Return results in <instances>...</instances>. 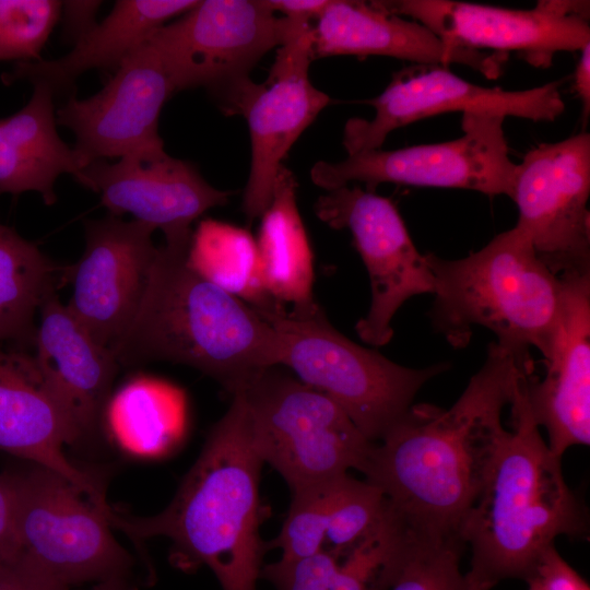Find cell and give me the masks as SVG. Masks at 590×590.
Returning <instances> with one entry per match:
<instances>
[{
	"label": "cell",
	"mask_w": 590,
	"mask_h": 590,
	"mask_svg": "<svg viewBox=\"0 0 590 590\" xmlns=\"http://www.w3.org/2000/svg\"><path fill=\"white\" fill-rule=\"evenodd\" d=\"M533 371L529 350L492 342L484 364L448 409L412 404L375 442L362 473L414 530L459 535L508 430L503 409Z\"/></svg>",
	"instance_id": "cell-1"
},
{
	"label": "cell",
	"mask_w": 590,
	"mask_h": 590,
	"mask_svg": "<svg viewBox=\"0 0 590 590\" xmlns=\"http://www.w3.org/2000/svg\"><path fill=\"white\" fill-rule=\"evenodd\" d=\"M262 464L252 445L245 399L235 393L169 505L150 517L111 508L108 521L135 541L169 539L175 567L190 573L205 565L223 590H257L269 551L260 534L269 515L259 492Z\"/></svg>",
	"instance_id": "cell-2"
},
{
	"label": "cell",
	"mask_w": 590,
	"mask_h": 590,
	"mask_svg": "<svg viewBox=\"0 0 590 590\" xmlns=\"http://www.w3.org/2000/svg\"><path fill=\"white\" fill-rule=\"evenodd\" d=\"M189 245L157 247L138 312L111 351L123 367H193L233 396L280 365V341L257 310L188 264Z\"/></svg>",
	"instance_id": "cell-3"
},
{
	"label": "cell",
	"mask_w": 590,
	"mask_h": 590,
	"mask_svg": "<svg viewBox=\"0 0 590 590\" xmlns=\"http://www.w3.org/2000/svg\"><path fill=\"white\" fill-rule=\"evenodd\" d=\"M522 376L510 402L511 430L476 499L459 526L471 551L469 590H491L508 578L526 579L559 535L583 536L587 514L567 486L560 458L542 438Z\"/></svg>",
	"instance_id": "cell-4"
},
{
	"label": "cell",
	"mask_w": 590,
	"mask_h": 590,
	"mask_svg": "<svg viewBox=\"0 0 590 590\" xmlns=\"http://www.w3.org/2000/svg\"><path fill=\"white\" fill-rule=\"evenodd\" d=\"M433 272L434 328L455 349L469 344L472 329L492 331L498 343L545 352L560 304L562 283L516 225L461 259L425 253Z\"/></svg>",
	"instance_id": "cell-5"
},
{
	"label": "cell",
	"mask_w": 590,
	"mask_h": 590,
	"mask_svg": "<svg viewBox=\"0 0 590 590\" xmlns=\"http://www.w3.org/2000/svg\"><path fill=\"white\" fill-rule=\"evenodd\" d=\"M252 308L278 334L280 365L333 400L371 442H378L420 389L449 366L410 368L361 346L330 323L316 300L286 309L270 298Z\"/></svg>",
	"instance_id": "cell-6"
},
{
	"label": "cell",
	"mask_w": 590,
	"mask_h": 590,
	"mask_svg": "<svg viewBox=\"0 0 590 590\" xmlns=\"http://www.w3.org/2000/svg\"><path fill=\"white\" fill-rule=\"evenodd\" d=\"M271 367L241 392L252 445L295 493L356 469L375 442L329 397Z\"/></svg>",
	"instance_id": "cell-7"
},
{
	"label": "cell",
	"mask_w": 590,
	"mask_h": 590,
	"mask_svg": "<svg viewBox=\"0 0 590 590\" xmlns=\"http://www.w3.org/2000/svg\"><path fill=\"white\" fill-rule=\"evenodd\" d=\"M12 476L22 562L70 588L129 579L133 562L111 532V508H98L66 477L38 464Z\"/></svg>",
	"instance_id": "cell-8"
},
{
	"label": "cell",
	"mask_w": 590,
	"mask_h": 590,
	"mask_svg": "<svg viewBox=\"0 0 590 590\" xmlns=\"http://www.w3.org/2000/svg\"><path fill=\"white\" fill-rule=\"evenodd\" d=\"M295 21L263 0H205L157 28L148 44L175 92L203 86L221 103L249 81L253 66L290 36Z\"/></svg>",
	"instance_id": "cell-9"
},
{
	"label": "cell",
	"mask_w": 590,
	"mask_h": 590,
	"mask_svg": "<svg viewBox=\"0 0 590 590\" xmlns=\"http://www.w3.org/2000/svg\"><path fill=\"white\" fill-rule=\"evenodd\" d=\"M505 117L464 113L458 139L399 150H369L343 161H320L310 170L315 185L327 191L365 182L367 190L382 182L459 188L488 196L511 197L517 164L508 154Z\"/></svg>",
	"instance_id": "cell-10"
},
{
	"label": "cell",
	"mask_w": 590,
	"mask_h": 590,
	"mask_svg": "<svg viewBox=\"0 0 590 590\" xmlns=\"http://www.w3.org/2000/svg\"><path fill=\"white\" fill-rule=\"evenodd\" d=\"M590 134L540 144L517 164L516 226L557 276L590 272Z\"/></svg>",
	"instance_id": "cell-11"
},
{
	"label": "cell",
	"mask_w": 590,
	"mask_h": 590,
	"mask_svg": "<svg viewBox=\"0 0 590 590\" xmlns=\"http://www.w3.org/2000/svg\"><path fill=\"white\" fill-rule=\"evenodd\" d=\"M312 59V27L308 21L296 20L267 80L261 84L249 80L222 104L226 113L243 114L249 127L251 164L243 201L249 220L263 214L282 160L330 103L309 81Z\"/></svg>",
	"instance_id": "cell-12"
},
{
	"label": "cell",
	"mask_w": 590,
	"mask_h": 590,
	"mask_svg": "<svg viewBox=\"0 0 590 590\" xmlns=\"http://www.w3.org/2000/svg\"><path fill=\"white\" fill-rule=\"evenodd\" d=\"M314 209L330 227L351 232L371 287L370 307L355 329L367 344L386 345L398 309L415 295L434 293L426 256L415 247L392 201L374 191L343 186L320 196Z\"/></svg>",
	"instance_id": "cell-13"
},
{
	"label": "cell",
	"mask_w": 590,
	"mask_h": 590,
	"mask_svg": "<svg viewBox=\"0 0 590 590\" xmlns=\"http://www.w3.org/2000/svg\"><path fill=\"white\" fill-rule=\"evenodd\" d=\"M366 103L375 108L374 117L352 118L345 125L343 145L349 155L377 150L391 131L444 113L553 121L565 110L559 81L507 91L469 82L445 66L415 63L396 72L384 92Z\"/></svg>",
	"instance_id": "cell-14"
},
{
	"label": "cell",
	"mask_w": 590,
	"mask_h": 590,
	"mask_svg": "<svg viewBox=\"0 0 590 590\" xmlns=\"http://www.w3.org/2000/svg\"><path fill=\"white\" fill-rule=\"evenodd\" d=\"M155 229L108 214L84 223L85 248L67 266L72 294L67 307L101 345L113 350L132 323L157 247Z\"/></svg>",
	"instance_id": "cell-15"
},
{
	"label": "cell",
	"mask_w": 590,
	"mask_h": 590,
	"mask_svg": "<svg viewBox=\"0 0 590 590\" xmlns=\"http://www.w3.org/2000/svg\"><path fill=\"white\" fill-rule=\"evenodd\" d=\"M175 93L157 52L148 42L127 57L96 94L74 96L56 111L57 125L75 135L86 165L96 160L165 152L158 118Z\"/></svg>",
	"instance_id": "cell-16"
},
{
	"label": "cell",
	"mask_w": 590,
	"mask_h": 590,
	"mask_svg": "<svg viewBox=\"0 0 590 590\" xmlns=\"http://www.w3.org/2000/svg\"><path fill=\"white\" fill-rule=\"evenodd\" d=\"M394 15L410 16L444 43L479 51L517 52L534 67H548L562 51H577L590 42L588 20L539 1L532 10L450 0L370 1Z\"/></svg>",
	"instance_id": "cell-17"
},
{
	"label": "cell",
	"mask_w": 590,
	"mask_h": 590,
	"mask_svg": "<svg viewBox=\"0 0 590 590\" xmlns=\"http://www.w3.org/2000/svg\"><path fill=\"white\" fill-rule=\"evenodd\" d=\"M79 182L98 193L109 214L161 229L166 244L185 245L191 224L208 210L228 202L231 191L212 187L189 162L169 156L129 155L109 163L96 160L82 170Z\"/></svg>",
	"instance_id": "cell-18"
},
{
	"label": "cell",
	"mask_w": 590,
	"mask_h": 590,
	"mask_svg": "<svg viewBox=\"0 0 590 590\" xmlns=\"http://www.w3.org/2000/svg\"><path fill=\"white\" fill-rule=\"evenodd\" d=\"M558 314L543 353L545 376H530L532 416L548 435V448L562 458L571 446L590 442V272L558 276Z\"/></svg>",
	"instance_id": "cell-19"
},
{
	"label": "cell",
	"mask_w": 590,
	"mask_h": 590,
	"mask_svg": "<svg viewBox=\"0 0 590 590\" xmlns=\"http://www.w3.org/2000/svg\"><path fill=\"white\" fill-rule=\"evenodd\" d=\"M78 441L34 356L0 345V451L59 473L106 510L109 504L101 481L63 451L66 445Z\"/></svg>",
	"instance_id": "cell-20"
},
{
	"label": "cell",
	"mask_w": 590,
	"mask_h": 590,
	"mask_svg": "<svg viewBox=\"0 0 590 590\" xmlns=\"http://www.w3.org/2000/svg\"><path fill=\"white\" fill-rule=\"evenodd\" d=\"M34 359L71 421L78 440L105 428V413L119 364L75 320L57 293L39 308Z\"/></svg>",
	"instance_id": "cell-21"
},
{
	"label": "cell",
	"mask_w": 590,
	"mask_h": 590,
	"mask_svg": "<svg viewBox=\"0 0 590 590\" xmlns=\"http://www.w3.org/2000/svg\"><path fill=\"white\" fill-rule=\"evenodd\" d=\"M312 27L314 58L385 56L415 64L460 63L488 79L502 73L506 55L450 46L413 20L369 2L331 0Z\"/></svg>",
	"instance_id": "cell-22"
},
{
	"label": "cell",
	"mask_w": 590,
	"mask_h": 590,
	"mask_svg": "<svg viewBox=\"0 0 590 590\" xmlns=\"http://www.w3.org/2000/svg\"><path fill=\"white\" fill-rule=\"evenodd\" d=\"M393 511L386 496L349 473L292 493L280 534L268 542L293 562L319 552L347 553L374 536Z\"/></svg>",
	"instance_id": "cell-23"
},
{
	"label": "cell",
	"mask_w": 590,
	"mask_h": 590,
	"mask_svg": "<svg viewBox=\"0 0 590 590\" xmlns=\"http://www.w3.org/2000/svg\"><path fill=\"white\" fill-rule=\"evenodd\" d=\"M193 0H119L110 13L83 33L66 56L54 60L20 62L9 81L43 82L54 93L91 69L117 70L152 34L174 16L194 7Z\"/></svg>",
	"instance_id": "cell-24"
},
{
	"label": "cell",
	"mask_w": 590,
	"mask_h": 590,
	"mask_svg": "<svg viewBox=\"0 0 590 590\" xmlns=\"http://www.w3.org/2000/svg\"><path fill=\"white\" fill-rule=\"evenodd\" d=\"M33 85L28 103L0 118V194L36 191L51 205L57 178L70 174L79 181L86 163L57 132L54 91L43 82Z\"/></svg>",
	"instance_id": "cell-25"
},
{
	"label": "cell",
	"mask_w": 590,
	"mask_h": 590,
	"mask_svg": "<svg viewBox=\"0 0 590 590\" xmlns=\"http://www.w3.org/2000/svg\"><path fill=\"white\" fill-rule=\"evenodd\" d=\"M411 536L412 529L393 509L386 524L356 548L278 560L263 566L261 577L276 590H389Z\"/></svg>",
	"instance_id": "cell-26"
},
{
	"label": "cell",
	"mask_w": 590,
	"mask_h": 590,
	"mask_svg": "<svg viewBox=\"0 0 590 590\" xmlns=\"http://www.w3.org/2000/svg\"><path fill=\"white\" fill-rule=\"evenodd\" d=\"M296 179L281 166L272 200L261 217L257 249L263 284L279 303L292 306L315 300L314 256L296 201Z\"/></svg>",
	"instance_id": "cell-27"
},
{
	"label": "cell",
	"mask_w": 590,
	"mask_h": 590,
	"mask_svg": "<svg viewBox=\"0 0 590 590\" xmlns=\"http://www.w3.org/2000/svg\"><path fill=\"white\" fill-rule=\"evenodd\" d=\"M186 426L184 394L156 379H134L110 398L105 428L126 452L155 458L170 452Z\"/></svg>",
	"instance_id": "cell-28"
},
{
	"label": "cell",
	"mask_w": 590,
	"mask_h": 590,
	"mask_svg": "<svg viewBox=\"0 0 590 590\" xmlns=\"http://www.w3.org/2000/svg\"><path fill=\"white\" fill-rule=\"evenodd\" d=\"M66 269L0 222V345L33 344L35 315L67 283Z\"/></svg>",
	"instance_id": "cell-29"
},
{
	"label": "cell",
	"mask_w": 590,
	"mask_h": 590,
	"mask_svg": "<svg viewBox=\"0 0 590 590\" xmlns=\"http://www.w3.org/2000/svg\"><path fill=\"white\" fill-rule=\"evenodd\" d=\"M187 261L201 276L251 307L272 298L263 284L257 243L244 228L202 221L191 235Z\"/></svg>",
	"instance_id": "cell-30"
},
{
	"label": "cell",
	"mask_w": 590,
	"mask_h": 590,
	"mask_svg": "<svg viewBox=\"0 0 590 590\" xmlns=\"http://www.w3.org/2000/svg\"><path fill=\"white\" fill-rule=\"evenodd\" d=\"M458 534L413 531L389 590H469Z\"/></svg>",
	"instance_id": "cell-31"
},
{
	"label": "cell",
	"mask_w": 590,
	"mask_h": 590,
	"mask_svg": "<svg viewBox=\"0 0 590 590\" xmlns=\"http://www.w3.org/2000/svg\"><path fill=\"white\" fill-rule=\"evenodd\" d=\"M56 0H0V61H38L61 16Z\"/></svg>",
	"instance_id": "cell-32"
},
{
	"label": "cell",
	"mask_w": 590,
	"mask_h": 590,
	"mask_svg": "<svg viewBox=\"0 0 590 590\" xmlns=\"http://www.w3.org/2000/svg\"><path fill=\"white\" fill-rule=\"evenodd\" d=\"M20 555L16 532V489L12 473L0 474V569Z\"/></svg>",
	"instance_id": "cell-33"
},
{
	"label": "cell",
	"mask_w": 590,
	"mask_h": 590,
	"mask_svg": "<svg viewBox=\"0 0 590 590\" xmlns=\"http://www.w3.org/2000/svg\"><path fill=\"white\" fill-rule=\"evenodd\" d=\"M0 590H73L36 571L21 559L0 569Z\"/></svg>",
	"instance_id": "cell-34"
},
{
	"label": "cell",
	"mask_w": 590,
	"mask_h": 590,
	"mask_svg": "<svg viewBox=\"0 0 590 590\" xmlns=\"http://www.w3.org/2000/svg\"><path fill=\"white\" fill-rule=\"evenodd\" d=\"M98 1H67L62 3L64 25L76 40L83 33L95 24L94 16Z\"/></svg>",
	"instance_id": "cell-35"
},
{
	"label": "cell",
	"mask_w": 590,
	"mask_h": 590,
	"mask_svg": "<svg viewBox=\"0 0 590 590\" xmlns=\"http://www.w3.org/2000/svg\"><path fill=\"white\" fill-rule=\"evenodd\" d=\"M272 12L283 13L293 20L310 21L318 19L330 4L331 0H263Z\"/></svg>",
	"instance_id": "cell-36"
},
{
	"label": "cell",
	"mask_w": 590,
	"mask_h": 590,
	"mask_svg": "<svg viewBox=\"0 0 590 590\" xmlns=\"http://www.w3.org/2000/svg\"><path fill=\"white\" fill-rule=\"evenodd\" d=\"M574 90L581 101L582 119L590 114V42L580 49V58L575 71Z\"/></svg>",
	"instance_id": "cell-37"
},
{
	"label": "cell",
	"mask_w": 590,
	"mask_h": 590,
	"mask_svg": "<svg viewBox=\"0 0 590 590\" xmlns=\"http://www.w3.org/2000/svg\"><path fill=\"white\" fill-rule=\"evenodd\" d=\"M93 590H132L129 579H111L94 586Z\"/></svg>",
	"instance_id": "cell-38"
}]
</instances>
